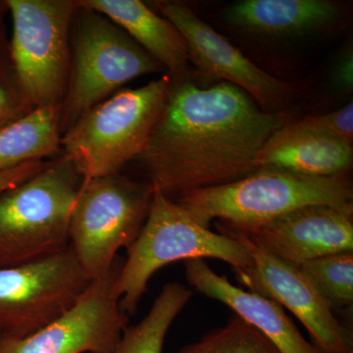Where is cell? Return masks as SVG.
Here are the masks:
<instances>
[{
    "label": "cell",
    "instance_id": "484cf974",
    "mask_svg": "<svg viewBox=\"0 0 353 353\" xmlns=\"http://www.w3.org/2000/svg\"><path fill=\"white\" fill-rule=\"evenodd\" d=\"M352 52L347 53L341 59L336 70V80L341 88L352 90L353 80Z\"/></svg>",
    "mask_w": 353,
    "mask_h": 353
},
{
    "label": "cell",
    "instance_id": "30bf717a",
    "mask_svg": "<svg viewBox=\"0 0 353 353\" xmlns=\"http://www.w3.org/2000/svg\"><path fill=\"white\" fill-rule=\"evenodd\" d=\"M217 229L218 233L239 241L252 256V265L234 270L238 282L248 292L273 299L290 310L322 353L353 352L352 333L336 319L333 309L299 267L266 252L243 232L224 223L218 222Z\"/></svg>",
    "mask_w": 353,
    "mask_h": 353
},
{
    "label": "cell",
    "instance_id": "3957f363",
    "mask_svg": "<svg viewBox=\"0 0 353 353\" xmlns=\"http://www.w3.org/2000/svg\"><path fill=\"white\" fill-rule=\"evenodd\" d=\"M83 176L67 155L0 194V268L19 266L70 245L72 209Z\"/></svg>",
    "mask_w": 353,
    "mask_h": 353
},
{
    "label": "cell",
    "instance_id": "52a82bcc",
    "mask_svg": "<svg viewBox=\"0 0 353 353\" xmlns=\"http://www.w3.org/2000/svg\"><path fill=\"white\" fill-rule=\"evenodd\" d=\"M154 190L120 173L83 181L72 209L69 243L90 281L112 270L121 248H131L150 213Z\"/></svg>",
    "mask_w": 353,
    "mask_h": 353
},
{
    "label": "cell",
    "instance_id": "4fadbf2b",
    "mask_svg": "<svg viewBox=\"0 0 353 353\" xmlns=\"http://www.w3.org/2000/svg\"><path fill=\"white\" fill-rule=\"evenodd\" d=\"M352 215L353 211L313 205L256 226L224 224L243 232L271 254L299 266L334 253L353 252Z\"/></svg>",
    "mask_w": 353,
    "mask_h": 353
},
{
    "label": "cell",
    "instance_id": "e0dca14e",
    "mask_svg": "<svg viewBox=\"0 0 353 353\" xmlns=\"http://www.w3.org/2000/svg\"><path fill=\"white\" fill-rule=\"evenodd\" d=\"M352 143L324 134L270 137L260 150L256 170L274 169L297 175L330 176L345 174L352 166Z\"/></svg>",
    "mask_w": 353,
    "mask_h": 353
},
{
    "label": "cell",
    "instance_id": "9a60e30c",
    "mask_svg": "<svg viewBox=\"0 0 353 353\" xmlns=\"http://www.w3.org/2000/svg\"><path fill=\"white\" fill-rule=\"evenodd\" d=\"M112 21L157 59L172 80L185 79L189 51L178 30L141 0H77Z\"/></svg>",
    "mask_w": 353,
    "mask_h": 353
},
{
    "label": "cell",
    "instance_id": "7402d4cb",
    "mask_svg": "<svg viewBox=\"0 0 353 353\" xmlns=\"http://www.w3.org/2000/svg\"><path fill=\"white\" fill-rule=\"evenodd\" d=\"M297 134H324L353 141V104L350 101L345 108L321 115L307 116L296 122H288L272 137L276 139L290 138Z\"/></svg>",
    "mask_w": 353,
    "mask_h": 353
},
{
    "label": "cell",
    "instance_id": "7c38bea8",
    "mask_svg": "<svg viewBox=\"0 0 353 353\" xmlns=\"http://www.w3.org/2000/svg\"><path fill=\"white\" fill-rule=\"evenodd\" d=\"M157 6L183 37L190 62L204 75L240 88L266 112L279 110L292 99L290 83L260 69L189 7L172 1Z\"/></svg>",
    "mask_w": 353,
    "mask_h": 353
},
{
    "label": "cell",
    "instance_id": "603a6c76",
    "mask_svg": "<svg viewBox=\"0 0 353 353\" xmlns=\"http://www.w3.org/2000/svg\"><path fill=\"white\" fill-rule=\"evenodd\" d=\"M36 108L18 80L12 64L0 70V130Z\"/></svg>",
    "mask_w": 353,
    "mask_h": 353
},
{
    "label": "cell",
    "instance_id": "8992f818",
    "mask_svg": "<svg viewBox=\"0 0 353 353\" xmlns=\"http://www.w3.org/2000/svg\"><path fill=\"white\" fill-rule=\"evenodd\" d=\"M76 4L71 28V76L61 105L62 134L125 83L165 71L119 26L77 0Z\"/></svg>",
    "mask_w": 353,
    "mask_h": 353
},
{
    "label": "cell",
    "instance_id": "277c9868",
    "mask_svg": "<svg viewBox=\"0 0 353 353\" xmlns=\"http://www.w3.org/2000/svg\"><path fill=\"white\" fill-rule=\"evenodd\" d=\"M219 259L234 269L252 263L239 241L202 226L174 199L154 190L150 213L116 279L120 307L129 317L159 269L180 260Z\"/></svg>",
    "mask_w": 353,
    "mask_h": 353
},
{
    "label": "cell",
    "instance_id": "8fae6325",
    "mask_svg": "<svg viewBox=\"0 0 353 353\" xmlns=\"http://www.w3.org/2000/svg\"><path fill=\"white\" fill-rule=\"evenodd\" d=\"M124 260L105 277L92 281L70 310L23 339H0V353H112L128 327L116 279Z\"/></svg>",
    "mask_w": 353,
    "mask_h": 353
},
{
    "label": "cell",
    "instance_id": "4316f807",
    "mask_svg": "<svg viewBox=\"0 0 353 353\" xmlns=\"http://www.w3.org/2000/svg\"><path fill=\"white\" fill-rule=\"evenodd\" d=\"M347 353H353V352H347Z\"/></svg>",
    "mask_w": 353,
    "mask_h": 353
},
{
    "label": "cell",
    "instance_id": "5b68a950",
    "mask_svg": "<svg viewBox=\"0 0 353 353\" xmlns=\"http://www.w3.org/2000/svg\"><path fill=\"white\" fill-rule=\"evenodd\" d=\"M172 78L116 92L83 114L62 134L61 150L83 180L120 173L143 152L163 110Z\"/></svg>",
    "mask_w": 353,
    "mask_h": 353
},
{
    "label": "cell",
    "instance_id": "5bb4252c",
    "mask_svg": "<svg viewBox=\"0 0 353 353\" xmlns=\"http://www.w3.org/2000/svg\"><path fill=\"white\" fill-rule=\"evenodd\" d=\"M185 276L190 287L231 308L263 334L279 352L322 353L304 338L281 304L231 284L227 277L211 269L205 260L185 261Z\"/></svg>",
    "mask_w": 353,
    "mask_h": 353
},
{
    "label": "cell",
    "instance_id": "9c48e42d",
    "mask_svg": "<svg viewBox=\"0 0 353 353\" xmlns=\"http://www.w3.org/2000/svg\"><path fill=\"white\" fill-rule=\"evenodd\" d=\"M71 246L57 254L0 268V339H23L66 313L90 287Z\"/></svg>",
    "mask_w": 353,
    "mask_h": 353
},
{
    "label": "cell",
    "instance_id": "6da1fadb",
    "mask_svg": "<svg viewBox=\"0 0 353 353\" xmlns=\"http://www.w3.org/2000/svg\"><path fill=\"white\" fill-rule=\"evenodd\" d=\"M173 81V80H172ZM289 122L227 83L173 81L145 150L136 160L152 189L175 199L234 182L256 170L260 150Z\"/></svg>",
    "mask_w": 353,
    "mask_h": 353
},
{
    "label": "cell",
    "instance_id": "ba28073f",
    "mask_svg": "<svg viewBox=\"0 0 353 353\" xmlns=\"http://www.w3.org/2000/svg\"><path fill=\"white\" fill-rule=\"evenodd\" d=\"M12 16L11 63L38 108L61 106L71 76L76 0H4Z\"/></svg>",
    "mask_w": 353,
    "mask_h": 353
},
{
    "label": "cell",
    "instance_id": "ffe728a7",
    "mask_svg": "<svg viewBox=\"0 0 353 353\" xmlns=\"http://www.w3.org/2000/svg\"><path fill=\"white\" fill-rule=\"evenodd\" d=\"M297 267L333 310L352 305L353 252L334 253Z\"/></svg>",
    "mask_w": 353,
    "mask_h": 353
},
{
    "label": "cell",
    "instance_id": "2e32d148",
    "mask_svg": "<svg viewBox=\"0 0 353 353\" xmlns=\"http://www.w3.org/2000/svg\"><path fill=\"white\" fill-rule=\"evenodd\" d=\"M343 15L329 0H243L226 9L225 22L269 36L304 34L333 26Z\"/></svg>",
    "mask_w": 353,
    "mask_h": 353
},
{
    "label": "cell",
    "instance_id": "d6986e66",
    "mask_svg": "<svg viewBox=\"0 0 353 353\" xmlns=\"http://www.w3.org/2000/svg\"><path fill=\"white\" fill-rule=\"evenodd\" d=\"M192 296V290L180 283L165 285L148 315L139 324L126 327L112 353L163 352L171 325Z\"/></svg>",
    "mask_w": 353,
    "mask_h": 353
},
{
    "label": "cell",
    "instance_id": "7a4b0ae2",
    "mask_svg": "<svg viewBox=\"0 0 353 353\" xmlns=\"http://www.w3.org/2000/svg\"><path fill=\"white\" fill-rule=\"evenodd\" d=\"M174 201L202 226L209 228L213 220L218 219L246 228L307 206L353 211V189L345 173L311 176L260 169L234 182L192 190Z\"/></svg>",
    "mask_w": 353,
    "mask_h": 353
},
{
    "label": "cell",
    "instance_id": "ac0fdd59",
    "mask_svg": "<svg viewBox=\"0 0 353 353\" xmlns=\"http://www.w3.org/2000/svg\"><path fill=\"white\" fill-rule=\"evenodd\" d=\"M61 106L38 108L0 130V172L54 157L61 150Z\"/></svg>",
    "mask_w": 353,
    "mask_h": 353
},
{
    "label": "cell",
    "instance_id": "cb8c5ba5",
    "mask_svg": "<svg viewBox=\"0 0 353 353\" xmlns=\"http://www.w3.org/2000/svg\"><path fill=\"white\" fill-rule=\"evenodd\" d=\"M50 160H41V161H32L29 163L20 165L15 168L0 172V194L7 189L19 185L31 176L36 175L39 171L43 170L48 164Z\"/></svg>",
    "mask_w": 353,
    "mask_h": 353
},
{
    "label": "cell",
    "instance_id": "d4e9b609",
    "mask_svg": "<svg viewBox=\"0 0 353 353\" xmlns=\"http://www.w3.org/2000/svg\"><path fill=\"white\" fill-rule=\"evenodd\" d=\"M8 9L4 0H0V70L11 63L10 41L6 34V16Z\"/></svg>",
    "mask_w": 353,
    "mask_h": 353
},
{
    "label": "cell",
    "instance_id": "44dd1931",
    "mask_svg": "<svg viewBox=\"0 0 353 353\" xmlns=\"http://www.w3.org/2000/svg\"><path fill=\"white\" fill-rule=\"evenodd\" d=\"M176 353H280L254 327L234 314L225 326Z\"/></svg>",
    "mask_w": 353,
    "mask_h": 353
}]
</instances>
